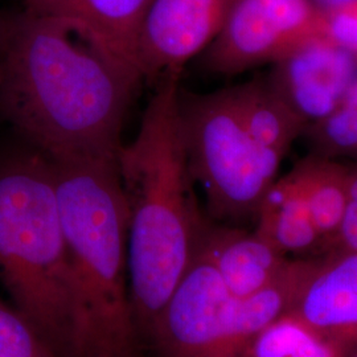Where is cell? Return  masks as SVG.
<instances>
[{"mask_svg": "<svg viewBox=\"0 0 357 357\" xmlns=\"http://www.w3.org/2000/svg\"><path fill=\"white\" fill-rule=\"evenodd\" d=\"M141 73L65 20L6 13L0 115L51 159H116Z\"/></svg>", "mask_w": 357, "mask_h": 357, "instance_id": "cell-1", "label": "cell"}, {"mask_svg": "<svg viewBox=\"0 0 357 357\" xmlns=\"http://www.w3.org/2000/svg\"><path fill=\"white\" fill-rule=\"evenodd\" d=\"M178 75L160 78L116 167L128 208V289L142 343L191 265L205 220L192 190L178 121Z\"/></svg>", "mask_w": 357, "mask_h": 357, "instance_id": "cell-2", "label": "cell"}, {"mask_svg": "<svg viewBox=\"0 0 357 357\" xmlns=\"http://www.w3.org/2000/svg\"><path fill=\"white\" fill-rule=\"evenodd\" d=\"M69 265L72 357H142L116 159H51Z\"/></svg>", "mask_w": 357, "mask_h": 357, "instance_id": "cell-3", "label": "cell"}, {"mask_svg": "<svg viewBox=\"0 0 357 357\" xmlns=\"http://www.w3.org/2000/svg\"><path fill=\"white\" fill-rule=\"evenodd\" d=\"M0 283L57 357H72L69 265L53 169L23 141L0 153Z\"/></svg>", "mask_w": 357, "mask_h": 357, "instance_id": "cell-4", "label": "cell"}, {"mask_svg": "<svg viewBox=\"0 0 357 357\" xmlns=\"http://www.w3.org/2000/svg\"><path fill=\"white\" fill-rule=\"evenodd\" d=\"M178 106L188 168L204 191L209 215L229 227L255 222L281 158L250 137L230 88L209 94L178 89Z\"/></svg>", "mask_w": 357, "mask_h": 357, "instance_id": "cell-5", "label": "cell"}, {"mask_svg": "<svg viewBox=\"0 0 357 357\" xmlns=\"http://www.w3.org/2000/svg\"><path fill=\"white\" fill-rule=\"evenodd\" d=\"M319 38H328L327 17L312 0H237L203 53V65L211 73L236 76Z\"/></svg>", "mask_w": 357, "mask_h": 357, "instance_id": "cell-6", "label": "cell"}, {"mask_svg": "<svg viewBox=\"0 0 357 357\" xmlns=\"http://www.w3.org/2000/svg\"><path fill=\"white\" fill-rule=\"evenodd\" d=\"M234 298L197 248L147 344L156 357H234Z\"/></svg>", "mask_w": 357, "mask_h": 357, "instance_id": "cell-7", "label": "cell"}, {"mask_svg": "<svg viewBox=\"0 0 357 357\" xmlns=\"http://www.w3.org/2000/svg\"><path fill=\"white\" fill-rule=\"evenodd\" d=\"M287 312L347 356L357 352V250L295 258Z\"/></svg>", "mask_w": 357, "mask_h": 357, "instance_id": "cell-8", "label": "cell"}, {"mask_svg": "<svg viewBox=\"0 0 357 357\" xmlns=\"http://www.w3.org/2000/svg\"><path fill=\"white\" fill-rule=\"evenodd\" d=\"M237 0H153L142 20L135 64L143 78L180 75L216 40Z\"/></svg>", "mask_w": 357, "mask_h": 357, "instance_id": "cell-9", "label": "cell"}, {"mask_svg": "<svg viewBox=\"0 0 357 357\" xmlns=\"http://www.w3.org/2000/svg\"><path fill=\"white\" fill-rule=\"evenodd\" d=\"M270 84L307 126L340 105L357 78V54L330 38L311 40L271 65Z\"/></svg>", "mask_w": 357, "mask_h": 357, "instance_id": "cell-10", "label": "cell"}, {"mask_svg": "<svg viewBox=\"0 0 357 357\" xmlns=\"http://www.w3.org/2000/svg\"><path fill=\"white\" fill-rule=\"evenodd\" d=\"M197 249L216 268L234 298H248L281 281L291 258L280 253L255 230L209 225L200 233Z\"/></svg>", "mask_w": 357, "mask_h": 357, "instance_id": "cell-11", "label": "cell"}, {"mask_svg": "<svg viewBox=\"0 0 357 357\" xmlns=\"http://www.w3.org/2000/svg\"><path fill=\"white\" fill-rule=\"evenodd\" d=\"M151 1L24 0V11L73 24L105 50L138 70L135 64L137 38Z\"/></svg>", "mask_w": 357, "mask_h": 357, "instance_id": "cell-12", "label": "cell"}, {"mask_svg": "<svg viewBox=\"0 0 357 357\" xmlns=\"http://www.w3.org/2000/svg\"><path fill=\"white\" fill-rule=\"evenodd\" d=\"M255 231L286 257L310 258L327 253L306 199L291 172L275 178L255 216Z\"/></svg>", "mask_w": 357, "mask_h": 357, "instance_id": "cell-13", "label": "cell"}, {"mask_svg": "<svg viewBox=\"0 0 357 357\" xmlns=\"http://www.w3.org/2000/svg\"><path fill=\"white\" fill-rule=\"evenodd\" d=\"M230 93L250 137L283 160L294 142L303 135L306 122L274 89L266 75L233 86Z\"/></svg>", "mask_w": 357, "mask_h": 357, "instance_id": "cell-14", "label": "cell"}, {"mask_svg": "<svg viewBox=\"0 0 357 357\" xmlns=\"http://www.w3.org/2000/svg\"><path fill=\"white\" fill-rule=\"evenodd\" d=\"M306 199L311 216L326 243L335 249L349 200L351 166L342 160L308 153L290 171Z\"/></svg>", "mask_w": 357, "mask_h": 357, "instance_id": "cell-15", "label": "cell"}, {"mask_svg": "<svg viewBox=\"0 0 357 357\" xmlns=\"http://www.w3.org/2000/svg\"><path fill=\"white\" fill-rule=\"evenodd\" d=\"M236 357H348L344 352L284 312L243 345Z\"/></svg>", "mask_w": 357, "mask_h": 357, "instance_id": "cell-16", "label": "cell"}, {"mask_svg": "<svg viewBox=\"0 0 357 357\" xmlns=\"http://www.w3.org/2000/svg\"><path fill=\"white\" fill-rule=\"evenodd\" d=\"M302 137L311 153L357 163V78L331 114L308 125Z\"/></svg>", "mask_w": 357, "mask_h": 357, "instance_id": "cell-17", "label": "cell"}, {"mask_svg": "<svg viewBox=\"0 0 357 357\" xmlns=\"http://www.w3.org/2000/svg\"><path fill=\"white\" fill-rule=\"evenodd\" d=\"M0 357H57L29 320L1 298Z\"/></svg>", "mask_w": 357, "mask_h": 357, "instance_id": "cell-18", "label": "cell"}, {"mask_svg": "<svg viewBox=\"0 0 357 357\" xmlns=\"http://www.w3.org/2000/svg\"><path fill=\"white\" fill-rule=\"evenodd\" d=\"M328 38L357 54V1L326 13Z\"/></svg>", "mask_w": 357, "mask_h": 357, "instance_id": "cell-19", "label": "cell"}, {"mask_svg": "<svg viewBox=\"0 0 357 357\" xmlns=\"http://www.w3.org/2000/svg\"><path fill=\"white\" fill-rule=\"evenodd\" d=\"M336 248L357 250V163L351 166L349 200Z\"/></svg>", "mask_w": 357, "mask_h": 357, "instance_id": "cell-20", "label": "cell"}, {"mask_svg": "<svg viewBox=\"0 0 357 357\" xmlns=\"http://www.w3.org/2000/svg\"><path fill=\"white\" fill-rule=\"evenodd\" d=\"M312 1L319 7L321 11L328 13V11H333V10L345 7L348 4H352L357 0H312Z\"/></svg>", "mask_w": 357, "mask_h": 357, "instance_id": "cell-21", "label": "cell"}, {"mask_svg": "<svg viewBox=\"0 0 357 357\" xmlns=\"http://www.w3.org/2000/svg\"><path fill=\"white\" fill-rule=\"evenodd\" d=\"M4 19H6V13L0 11V40H1V33H3V26H4Z\"/></svg>", "mask_w": 357, "mask_h": 357, "instance_id": "cell-22", "label": "cell"}, {"mask_svg": "<svg viewBox=\"0 0 357 357\" xmlns=\"http://www.w3.org/2000/svg\"><path fill=\"white\" fill-rule=\"evenodd\" d=\"M349 357H357V352H355V354H354V355H351V356Z\"/></svg>", "mask_w": 357, "mask_h": 357, "instance_id": "cell-23", "label": "cell"}]
</instances>
